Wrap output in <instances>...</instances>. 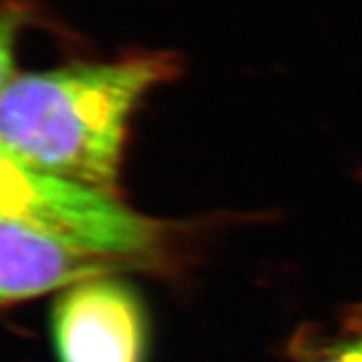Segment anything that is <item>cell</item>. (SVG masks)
Masks as SVG:
<instances>
[{"label": "cell", "instance_id": "1", "mask_svg": "<svg viewBox=\"0 0 362 362\" xmlns=\"http://www.w3.org/2000/svg\"><path fill=\"white\" fill-rule=\"evenodd\" d=\"M177 71L156 52L14 77L0 93V139L35 168L117 195L131 115Z\"/></svg>", "mask_w": 362, "mask_h": 362}, {"label": "cell", "instance_id": "3", "mask_svg": "<svg viewBox=\"0 0 362 362\" xmlns=\"http://www.w3.org/2000/svg\"><path fill=\"white\" fill-rule=\"evenodd\" d=\"M59 362H143L147 322L135 290L111 274L65 288L51 314Z\"/></svg>", "mask_w": 362, "mask_h": 362}, {"label": "cell", "instance_id": "6", "mask_svg": "<svg viewBox=\"0 0 362 362\" xmlns=\"http://www.w3.org/2000/svg\"><path fill=\"white\" fill-rule=\"evenodd\" d=\"M318 362H362V338L350 340L346 344L332 349Z\"/></svg>", "mask_w": 362, "mask_h": 362}, {"label": "cell", "instance_id": "5", "mask_svg": "<svg viewBox=\"0 0 362 362\" xmlns=\"http://www.w3.org/2000/svg\"><path fill=\"white\" fill-rule=\"evenodd\" d=\"M25 23V13L18 6L0 4V93L14 78V45Z\"/></svg>", "mask_w": 362, "mask_h": 362}, {"label": "cell", "instance_id": "4", "mask_svg": "<svg viewBox=\"0 0 362 362\" xmlns=\"http://www.w3.org/2000/svg\"><path fill=\"white\" fill-rule=\"evenodd\" d=\"M125 262L28 226L0 221V300H26L107 276Z\"/></svg>", "mask_w": 362, "mask_h": 362}, {"label": "cell", "instance_id": "2", "mask_svg": "<svg viewBox=\"0 0 362 362\" xmlns=\"http://www.w3.org/2000/svg\"><path fill=\"white\" fill-rule=\"evenodd\" d=\"M0 221L47 232L101 256L133 262L153 254L159 223L115 194L51 175L0 139Z\"/></svg>", "mask_w": 362, "mask_h": 362}]
</instances>
